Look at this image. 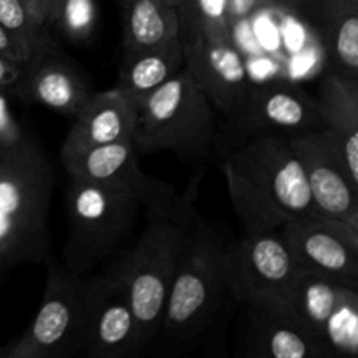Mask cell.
I'll use <instances>...</instances> for the list:
<instances>
[{
  "label": "cell",
  "mask_w": 358,
  "mask_h": 358,
  "mask_svg": "<svg viewBox=\"0 0 358 358\" xmlns=\"http://www.w3.org/2000/svg\"><path fill=\"white\" fill-rule=\"evenodd\" d=\"M346 287L348 285H341L334 280L297 266L289 285L283 290V301L296 320L303 325L304 331L320 345H324L322 341L324 325Z\"/></svg>",
  "instance_id": "20"
},
{
  "label": "cell",
  "mask_w": 358,
  "mask_h": 358,
  "mask_svg": "<svg viewBox=\"0 0 358 358\" xmlns=\"http://www.w3.org/2000/svg\"><path fill=\"white\" fill-rule=\"evenodd\" d=\"M192 212L185 201L171 210H149V224L143 233L112 266L128 289L138 322L142 352L159 336Z\"/></svg>",
  "instance_id": "3"
},
{
  "label": "cell",
  "mask_w": 358,
  "mask_h": 358,
  "mask_svg": "<svg viewBox=\"0 0 358 358\" xmlns=\"http://www.w3.org/2000/svg\"><path fill=\"white\" fill-rule=\"evenodd\" d=\"M0 55H3L6 58L13 59L14 63H20V65L24 66V58L20 52V49L16 48V44L13 42V38L9 37L6 30L0 24Z\"/></svg>",
  "instance_id": "30"
},
{
  "label": "cell",
  "mask_w": 358,
  "mask_h": 358,
  "mask_svg": "<svg viewBox=\"0 0 358 358\" xmlns=\"http://www.w3.org/2000/svg\"><path fill=\"white\" fill-rule=\"evenodd\" d=\"M182 31L147 48L122 51L115 86L133 100L145 96L184 69Z\"/></svg>",
  "instance_id": "19"
},
{
  "label": "cell",
  "mask_w": 358,
  "mask_h": 358,
  "mask_svg": "<svg viewBox=\"0 0 358 358\" xmlns=\"http://www.w3.org/2000/svg\"><path fill=\"white\" fill-rule=\"evenodd\" d=\"M184 66L222 117L234 114L252 84L247 63L234 45L226 17L201 16L191 31H182Z\"/></svg>",
  "instance_id": "8"
},
{
  "label": "cell",
  "mask_w": 358,
  "mask_h": 358,
  "mask_svg": "<svg viewBox=\"0 0 358 358\" xmlns=\"http://www.w3.org/2000/svg\"><path fill=\"white\" fill-rule=\"evenodd\" d=\"M98 23L96 0H55L49 24L65 41H90Z\"/></svg>",
  "instance_id": "25"
},
{
  "label": "cell",
  "mask_w": 358,
  "mask_h": 358,
  "mask_svg": "<svg viewBox=\"0 0 358 358\" xmlns=\"http://www.w3.org/2000/svg\"><path fill=\"white\" fill-rule=\"evenodd\" d=\"M62 163L70 178L115 185L136 192L147 212L171 210L184 203L166 182L156 180L140 168L138 150L131 140L62 150Z\"/></svg>",
  "instance_id": "12"
},
{
  "label": "cell",
  "mask_w": 358,
  "mask_h": 358,
  "mask_svg": "<svg viewBox=\"0 0 358 358\" xmlns=\"http://www.w3.org/2000/svg\"><path fill=\"white\" fill-rule=\"evenodd\" d=\"M7 93H9V90L0 87V149L16 147L28 138V135L23 131V128L10 110Z\"/></svg>",
  "instance_id": "26"
},
{
  "label": "cell",
  "mask_w": 358,
  "mask_h": 358,
  "mask_svg": "<svg viewBox=\"0 0 358 358\" xmlns=\"http://www.w3.org/2000/svg\"><path fill=\"white\" fill-rule=\"evenodd\" d=\"M317 16L336 70L358 77V0H317Z\"/></svg>",
  "instance_id": "21"
},
{
  "label": "cell",
  "mask_w": 358,
  "mask_h": 358,
  "mask_svg": "<svg viewBox=\"0 0 358 358\" xmlns=\"http://www.w3.org/2000/svg\"><path fill=\"white\" fill-rule=\"evenodd\" d=\"M135 103L131 142L138 154L173 152L185 161L215 154L217 110L185 66Z\"/></svg>",
  "instance_id": "4"
},
{
  "label": "cell",
  "mask_w": 358,
  "mask_h": 358,
  "mask_svg": "<svg viewBox=\"0 0 358 358\" xmlns=\"http://www.w3.org/2000/svg\"><path fill=\"white\" fill-rule=\"evenodd\" d=\"M245 353L248 357L311 358L331 355L324 345L304 331L283 297L261 296L245 303Z\"/></svg>",
  "instance_id": "15"
},
{
  "label": "cell",
  "mask_w": 358,
  "mask_h": 358,
  "mask_svg": "<svg viewBox=\"0 0 358 358\" xmlns=\"http://www.w3.org/2000/svg\"><path fill=\"white\" fill-rule=\"evenodd\" d=\"M318 91L322 129L358 185V77L334 70L320 80Z\"/></svg>",
  "instance_id": "18"
},
{
  "label": "cell",
  "mask_w": 358,
  "mask_h": 358,
  "mask_svg": "<svg viewBox=\"0 0 358 358\" xmlns=\"http://www.w3.org/2000/svg\"><path fill=\"white\" fill-rule=\"evenodd\" d=\"M322 128L317 98L285 84L252 86L234 114L217 129L215 154L266 133H290Z\"/></svg>",
  "instance_id": "9"
},
{
  "label": "cell",
  "mask_w": 358,
  "mask_h": 358,
  "mask_svg": "<svg viewBox=\"0 0 358 358\" xmlns=\"http://www.w3.org/2000/svg\"><path fill=\"white\" fill-rule=\"evenodd\" d=\"M275 2L285 9L294 10V13H303L311 7V0H275Z\"/></svg>",
  "instance_id": "31"
},
{
  "label": "cell",
  "mask_w": 358,
  "mask_h": 358,
  "mask_svg": "<svg viewBox=\"0 0 358 358\" xmlns=\"http://www.w3.org/2000/svg\"><path fill=\"white\" fill-rule=\"evenodd\" d=\"M122 51L147 48L182 31V14L168 0H122Z\"/></svg>",
  "instance_id": "22"
},
{
  "label": "cell",
  "mask_w": 358,
  "mask_h": 358,
  "mask_svg": "<svg viewBox=\"0 0 358 358\" xmlns=\"http://www.w3.org/2000/svg\"><path fill=\"white\" fill-rule=\"evenodd\" d=\"M84 278L49 262L37 315L13 341L0 346V358H70L83 352Z\"/></svg>",
  "instance_id": "7"
},
{
  "label": "cell",
  "mask_w": 358,
  "mask_h": 358,
  "mask_svg": "<svg viewBox=\"0 0 358 358\" xmlns=\"http://www.w3.org/2000/svg\"><path fill=\"white\" fill-rule=\"evenodd\" d=\"M142 208V198L129 189L70 178L63 266L80 276L94 268L128 236Z\"/></svg>",
  "instance_id": "6"
},
{
  "label": "cell",
  "mask_w": 358,
  "mask_h": 358,
  "mask_svg": "<svg viewBox=\"0 0 358 358\" xmlns=\"http://www.w3.org/2000/svg\"><path fill=\"white\" fill-rule=\"evenodd\" d=\"M275 0H224V16L227 24L241 23L255 14L266 6H275Z\"/></svg>",
  "instance_id": "27"
},
{
  "label": "cell",
  "mask_w": 358,
  "mask_h": 358,
  "mask_svg": "<svg viewBox=\"0 0 358 358\" xmlns=\"http://www.w3.org/2000/svg\"><path fill=\"white\" fill-rule=\"evenodd\" d=\"M287 136L303 166L315 215L358 229V185L350 178L327 133L315 128Z\"/></svg>",
  "instance_id": "13"
},
{
  "label": "cell",
  "mask_w": 358,
  "mask_h": 358,
  "mask_svg": "<svg viewBox=\"0 0 358 358\" xmlns=\"http://www.w3.org/2000/svg\"><path fill=\"white\" fill-rule=\"evenodd\" d=\"M23 3V7L27 9V13L30 14L31 20L35 21L41 27L49 28V17H51L52 3L55 0H20Z\"/></svg>",
  "instance_id": "28"
},
{
  "label": "cell",
  "mask_w": 358,
  "mask_h": 358,
  "mask_svg": "<svg viewBox=\"0 0 358 358\" xmlns=\"http://www.w3.org/2000/svg\"><path fill=\"white\" fill-rule=\"evenodd\" d=\"M142 353L140 331L128 289L114 269L84 278L83 352L87 358Z\"/></svg>",
  "instance_id": "10"
},
{
  "label": "cell",
  "mask_w": 358,
  "mask_h": 358,
  "mask_svg": "<svg viewBox=\"0 0 358 358\" xmlns=\"http://www.w3.org/2000/svg\"><path fill=\"white\" fill-rule=\"evenodd\" d=\"M0 24L23 55L24 65L48 52L59 51L48 28L35 23L20 0H0Z\"/></svg>",
  "instance_id": "23"
},
{
  "label": "cell",
  "mask_w": 358,
  "mask_h": 358,
  "mask_svg": "<svg viewBox=\"0 0 358 358\" xmlns=\"http://www.w3.org/2000/svg\"><path fill=\"white\" fill-rule=\"evenodd\" d=\"M299 268L358 289V229L311 215L280 227Z\"/></svg>",
  "instance_id": "14"
},
{
  "label": "cell",
  "mask_w": 358,
  "mask_h": 358,
  "mask_svg": "<svg viewBox=\"0 0 358 358\" xmlns=\"http://www.w3.org/2000/svg\"><path fill=\"white\" fill-rule=\"evenodd\" d=\"M3 269H6V268H3V266H2V262H0V275H2V271H3Z\"/></svg>",
  "instance_id": "33"
},
{
  "label": "cell",
  "mask_w": 358,
  "mask_h": 358,
  "mask_svg": "<svg viewBox=\"0 0 358 358\" xmlns=\"http://www.w3.org/2000/svg\"><path fill=\"white\" fill-rule=\"evenodd\" d=\"M296 269L280 229L245 231L240 240L226 247V290L243 304L261 296L283 297Z\"/></svg>",
  "instance_id": "11"
},
{
  "label": "cell",
  "mask_w": 358,
  "mask_h": 358,
  "mask_svg": "<svg viewBox=\"0 0 358 358\" xmlns=\"http://www.w3.org/2000/svg\"><path fill=\"white\" fill-rule=\"evenodd\" d=\"M21 73H23V65L14 63L13 59L0 55V87L10 91L14 87V84L20 80Z\"/></svg>",
  "instance_id": "29"
},
{
  "label": "cell",
  "mask_w": 358,
  "mask_h": 358,
  "mask_svg": "<svg viewBox=\"0 0 358 358\" xmlns=\"http://www.w3.org/2000/svg\"><path fill=\"white\" fill-rule=\"evenodd\" d=\"M10 91L28 103L73 117L93 94L76 63L59 51L48 52L27 63L20 80Z\"/></svg>",
  "instance_id": "16"
},
{
  "label": "cell",
  "mask_w": 358,
  "mask_h": 358,
  "mask_svg": "<svg viewBox=\"0 0 358 358\" xmlns=\"http://www.w3.org/2000/svg\"><path fill=\"white\" fill-rule=\"evenodd\" d=\"M52 187L51 164L31 136L0 149V262L6 269L51 259Z\"/></svg>",
  "instance_id": "2"
},
{
  "label": "cell",
  "mask_w": 358,
  "mask_h": 358,
  "mask_svg": "<svg viewBox=\"0 0 358 358\" xmlns=\"http://www.w3.org/2000/svg\"><path fill=\"white\" fill-rule=\"evenodd\" d=\"M226 247L219 231L192 212L159 334L187 341L201 334L213 320L224 294H227L224 282Z\"/></svg>",
  "instance_id": "5"
},
{
  "label": "cell",
  "mask_w": 358,
  "mask_h": 358,
  "mask_svg": "<svg viewBox=\"0 0 358 358\" xmlns=\"http://www.w3.org/2000/svg\"><path fill=\"white\" fill-rule=\"evenodd\" d=\"M322 341L331 355L355 357L358 352V289L346 287L327 318Z\"/></svg>",
  "instance_id": "24"
},
{
  "label": "cell",
  "mask_w": 358,
  "mask_h": 358,
  "mask_svg": "<svg viewBox=\"0 0 358 358\" xmlns=\"http://www.w3.org/2000/svg\"><path fill=\"white\" fill-rule=\"evenodd\" d=\"M168 2H170L173 7H177L178 10H182L185 7V3H187V0H168Z\"/></svg>",
  "instance_id": "32"
},
{
  "label": "cell",
  "mask_w": 358,
  "mask_h": 358,
  "mask_svg": "<svg viewBox=\"0 0 358 358\" xmlns=\"http://www.w3.org/2000/svg\"><path fill=\"white\" fill-rule=\"evenodd\" d=\"M227 192L243 231L280 229L315 215L303 166L285 133H266L220 154Z\"/></svg>",
  "instance_id": "1"
},
{
  "label": "cell",
  "mask_w": 358,
  "mask_h": 358,
  "mask_svg": "<svg viewBox=\"0 0 358 358\" xmlns=\"http://www.w3.org/2000/svg\"><path fill=\"white\" fill-rule=\"evenodd\" d=\"M136 124V103L117 87L93 93L76 115L62 150L84 149L131 140Z\"/></svg>",
  "instance_id": "17"
}]
</instances>
